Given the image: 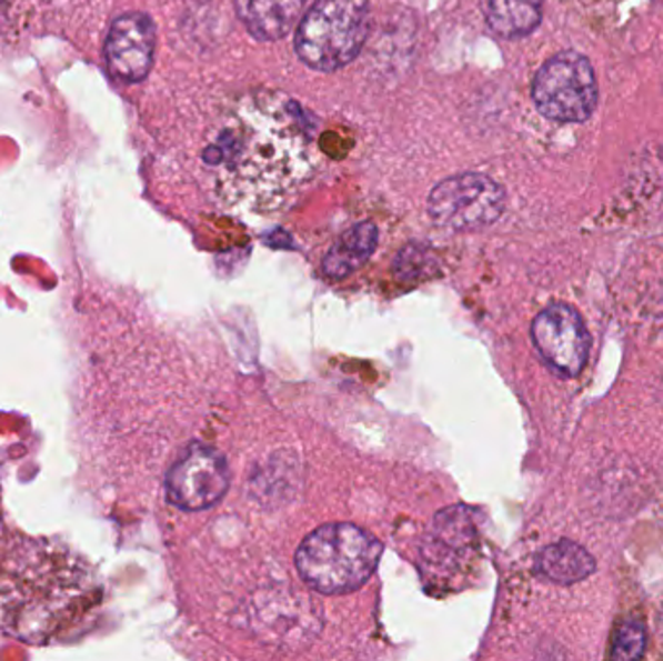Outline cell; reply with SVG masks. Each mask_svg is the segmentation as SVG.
Segmentation results:
<instances>
[{"label":"cell","instance_id":"1","mask_svg":"<svg viewBox=\"0 0 663 661\" xmlns=\"http://www.w3.org/2000/svg\"><path fill=\"white\" fill-rule=\"evenodd\" d=\"M319 150L303 114L288 96L244 93L221 114L202 163L225 204L272 210L305 183Z\"/></svg>","mask_w":663,"mask_h":661},{"label":"cell","instance_id":"2","mask_svg":"<svg viewBox=\"0 0 663 661\" xmlns=\"http://www.w3.org/2000/svg\"><path fill=\"white\" fill-rule=\"evenodd\" d=\"M96 600V580L82 557L0 525V632L49 644L72 631Z\"/></svg>","mask_w":663,"mask_h":661},{"label":"cell","instance_id":"3","mask_svg":"<svg viewBox=\"0 0 663 661\" xmlns=\"http://www.w3.org/2000/svg\"><path fill=\"white\" fill-rule=\"evenodd\" d=\"M381 553V541L373 533L353 524H329L301 543L295 567L317 592L343 595L373 577Z\"/></svg>","mask_w":663,"mask_h":661},{"label":"cell","instance_id":"4","mask_svg":"<svg viewBox=\"0 0 663 661\" xmlns=\"http://www.w3.org/2000/svg\"><path fill=\"white\" fill-rule=\"evenodd\" d=\"M369 28V0H317L299 22L295 51L309 69L334 72L358 59Z\"/></svg>","mask_w":663,"mask_h":661},{"label":"cell","instance_id":"5","mask_svg":"<svg viewBox=\"0 0 663 661\" xmlns=\"http://www.w3.org/2000/svg\"><path fill=\"white\" fill-rule=\"evenodd\" d=\"M532 96L538 111L551 121H586L597 103L594 69L586 57L563 51L538 70Z\"/></svg>","mask_w":663,"mask_h":661},{"label":"cell","instance_id":"6","mask_svg":"<svg viewBox=\"0 0 663 661\" xmlns=\"http://www.w3.org/2000/svg\"><path fill=\"white\" fill-rule=\"evenodd\" d=\"M504 190L483 173L449 177L429 197V216L441 228L473 231L495 223L504 210Z\"/></svg>","mask_w":663,"mask_h":661},{"label":"cell","instance_id":"7","mask_svg":"<svg viewBox=\"0 0 663 661\" xmlns=\"http://www.w3.org/2000/svg\"><path fill=\"white\" fill-rule=\"evenodd\" d=\"M229 487V468L220 452L204 444L184 450L169 470L165 489L177 509L207 510L214 507Z\"/></svg>","mask_w":663,"mask_h":661},{"label":"cell","instance_id":"8","mask_svg":"<svg viewBox=\"0 0 663 661\" xmlns=\"http://www.w3.org/2000/svg\"><path fill=\"white\" fill-rule=\"evenodd\" d=\"M535 348L545 363L563 377H576L587 359V332L579 312L569 304H550L532 324Z\"/></svg>","mask_w":663,"mask_h":661},{"label":"cell","instance_id":"9","mask_svg":"<svg viewBox=\"0 0 663 661\" xmlns=\"http://www.w3.org/2000/svg\"><path fill=\"white\" fill-rule=\"evenodd\" d=\"M155 54V26L142 12L122 14L111 23L106 39V62L124 84L142 82L152 70Z\"/></svg>","mask_w":663,"mask_h":661},{"label":"cell","instance_id":"10","mask_svg":"<svg viewBox=\"0 0 663 661\" xmlns=\"http://www.w3.org/2000/svg\"><path fill=\"white\" fill-rule=\"evenodd\" d=\"M307 2L309 0H235V10L252 38L278 41L295 28Z\"/></svg>","mask_w":663,"mask_h":661},{"label":"cell","instance_id":"11","mask_svg":"<svg viewBox=\"0 0 663 661\" xmlns=\"http://www.w3.org/2000/svg\"><path fill=\"white\" fill-rule=\"evenodd\" d=\"M376 243H379V231L374 228V223L365 221L353 226L335 241L334 247L324 257L322 272L329 276L330 280L348 278L371 259Z\"/></svg>","mask_w":663,"mask_h":661},{"label":"cell","instance_id":"12","mask_svg":"<svg viewBox=\"0 0 663 661\" xmlns=\"http://www.w3.org/2000/svg\"><path fill=\"white\" fill-rule=\"evenodd\" d=\"M481 12L499 38H526L542 22L543 0H481Z\"/></svg>","mask_w":663,"mask_h":661},{"label":"cell","instance_id":"13","mask_svg":"<svg viewBox=\"0 0 663 661\" xmlns=\"http://www.w3.org/2000/svg\"><path fill=\"white\" fill-rule=\"evenodd\" d=\"M538 569L556 584H574L594 572L595 561L579 543L561 540L543 549Z\"/></svg>","mask_w":663,"mask_h":661},{"label":"cell","instance_id":"14","mask_svg":"<svg viewBox=\"0 0 663 661\" xmlns=\"http://www.w3.org/2000/svg\"><path fill=\"white\" fill-rule=\"evenodd\" d=\"M646 648V632L639 621L629 619L623 621L615 632L613 647H611V658L615 660H639L644 654Z\"/></svg>","mask_w":663,"mask_h":661}]
</instances>
